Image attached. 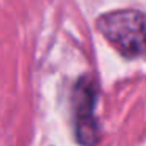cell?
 Returning a JSON list of instances; mask_svg holds the SVG:
<instances>
[{"label":"cell","mask_w":146,"mask_h":146,"mask_svg":"<svg viewBox=\"0 0 146 146\" xmlns=\"http://www.w3.org/2000/svg\"><path fill=\"white\" fill-rule=\"evenodd\" d=\"M94 101V83L90 79L82 80L76 90V130L83 146H94L99 141V127L93 113Z\"/></svg>","instance_id":"7a4b0ae2"},{"label":"cell","mask_w":146,"mask_h":146,"mask_svg":"<svg viewBox=\"0 0 146 146\" xmlns=\"http://www.w3.org/2000/svg\"><path fill=\"white\" fill-rule=\"evenodd\" d=\"M98 30L123 57L146 60V17L135 10L102 14Z\"/></svg>","instance_id":"6da1fadb"}]
</instances>
